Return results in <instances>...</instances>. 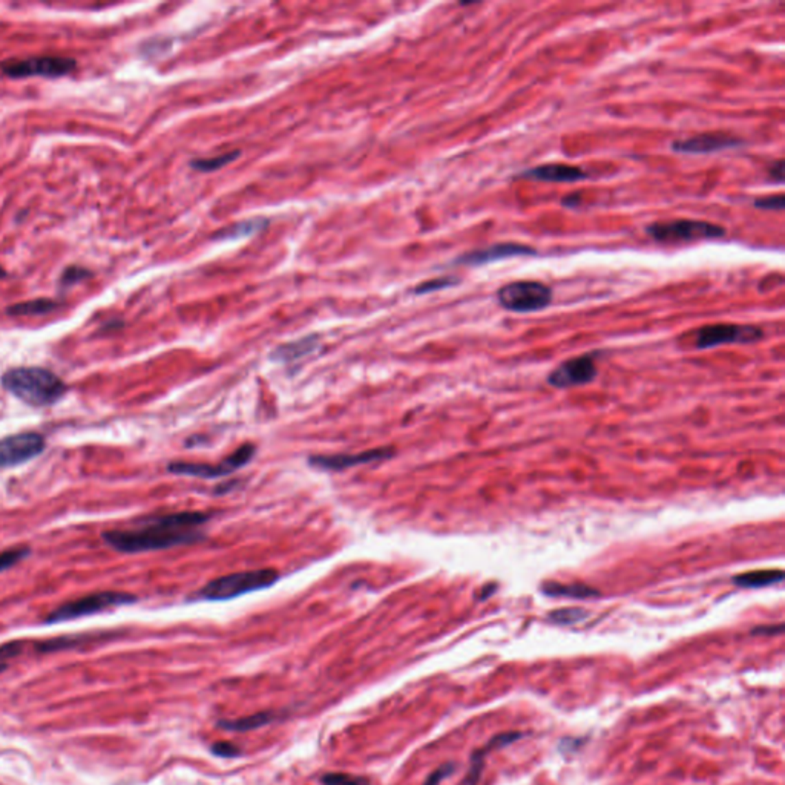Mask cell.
<instances>
[{
  "mask_svg": "<svg viewBox=\"0 0 785 785\" xmlns=\"http://www.w3.org/2000/svg\"><path fill=\"white\" fill-rule=\"evenodd\" d=\"M209 519V514L194 511L161 514L137 522L135 530L103 532V540L112 549L123 554L169 549L201 540L203 536L198 527L207 523Z\"/></svg>",
  "mask_w": 785,
  "mask_h": 785,
  "instance_id": "cell-1",
  "label": "cell"
},
{
  "mask_svg": "<svg viewBox=\"0 0 785 785\" xmlns=\"http://www.w3.org/2000/svg\"><path fill=\"white\" fill-rule=\"evenodd\" d=\"M2 387L34 408L57 404L68 391L62 378L43 367H14L2 376Z\"/></svg>",
  "mask_w": 785,
  "mask_h": 785,
  "instance_id": "cell-2",
  "label": "cell"
},
{
  "mask_svg": "<svg viewBox=\"0 0 785 785\" xmlns=\"http://www.w3.org/2000/svg\"><path fill=\"white\" fill-rule=\"evenodd\" d=\"M280 580V572L273 567L256 571H244L229 573L209 582L196 592V598L209 602H224L241 597L244 593L267 589Z\"/></svg>",
  "mask_w": 785,
  "mask_h": 785,
  "instance_id": "cell-3",
  "label": "cell"
},
{
  "mask_svg": "<svg viewBox=\"0 0 785 785\" xmlns=\"http://www.w3.org/2000/svg\"><path fill=\"white\" fill-rule=\"evenodd\" d=\"M652 240L661 244H683L723 238L725 229L720 224L698 220L659 221L646 227Z\"/></svg>",
  "mask_w": 785,
  "mask_h": 785,
  "instance_id": "cell-4",
  "label": "cell"
},
{
  "mask_svg": "<svg viewBox=\"0 0 785 785\" xmlns=\"http://www.w3.org/2000/svg\"><path fill=\"white\" fill-rule=\"evenodd\" d=\"M135 602L137 598L126 592L104 591V592L91 593V595L72 600V602L58 606L56 611H52L49 615L46 617L45 623L54 624V623L71 622V619L94 615V613L108 611L111 608H118V606L132 604Z\"/></svg>",
  "mask_w": 785,
  "mask_h": 785,
  "instance_id": "cell-5",
  "label": "cell"
},
{
  "mask_svg": "<svg viewBox=\"0 0 785 785\" xmlns=\"http://www.w3.org/2000/svg\"><path fill=\"white\" fill-rule=\"evenodd\" d=\"M552 301V290L538 281H516L500 287L497 302L514 313H534L546 308Z\"/></svg>",
  "mask_w": 785,
  "mask_h": 785,
  "instance_id": "cell-6",
  "label": "cell"
},
{
  "mask_svg": "<svg viewBox=\"0 0 785 785\" xmlns=\"http://www.w3.org/2000/svg\"><path fill=\"white\" fill-rule=\"evenodd\" d=\"M76 60L68 57L56 56H42V57H28V58H12L5 60L0 65L3 76L11 78H30V77H46L57 78L71 74L76 69Z\"/></svg>",
  "mask_w": 785,
  "mask_h": 785,
  "instance_id": "cell-7",
  "label": "cell"
},
{
  "mask_svg": "<svg viewBox=\"0 0 785 785\" xmlns=\"http://www.w3.org/2000/svg\"><path fill=\"white\" fill-rule=\"evenodd\" d=\"M256 453V448L252 444H246L240 446L235 453L230 454L227 459H224L221 464L209 465V464H187V462H174L168 466L169 473L178 474V476H187V477H198V479H218L229 476V474L235 473L236 470H241L246 466L250 460L253 459Z\"/></svg>",
  "mask_w": 785,
  "mask_h": 785,
  "instance_id": "cell-8",
  "label": "cell"
},
{
  "mask_svg": "<svg viewBox=\"0 0 785 785\" xmlns=\"http://www.w3.org/2000/svg\"><path fill=\"white\" fill-rule=\"evenodd\" d=\"M762 330L755 326L712 324L701 327L695 333V347L707 350L729 344H755L762 339Z\"/></svg>",
  "mask_w": 785,
  "mask_h": 785,
  "instance_id": "cell-9",
  "label": "cell"
},
{
  "mask_svg": "<svg viewBox=\"0 0 785 785\" xmlns=\"http://www.w3.org/2000/svg\"><path fill=\"white\" fill-rule=\"evenodd\" d=\"M46 440L38 433H19L0 439V468L26 464L45 451Z\"/></svg>",
  "mask_w": 785,
  "mask_h": 785,
  "instance_id": "cell-10",
  "label": "cell"
},
{
  "mask_svg": "<svg viewBox=\"0 0 785 785\" xmlns=\"http://www.w3.org/2000/svg\"><path fill=\"white\" fill-rule=\"evenodd\" d=\"M597 364L593 354L576 356L562 362L547 376V384L556 388H572L588 385L597 378Z\"/></svg>",
  "mask_w": 785,
  "mask_h": 785,
  "instance_id": "cell-11",
  "label": "cell"
},
{
  "mask_svg": "<svg viewBox=\"0 0 785 785\" xmlns=\"http://www.w3.org/2000/svg\"><path fill=\"white\" fill-rule=\"evenodd\" d=\"M394 456V450L390 446L368 450L358 454H321V456L308 457V464L322 471H344L348 468L372 464V462L387 460Z\"/></svg>",
  "mask_w": 785,
  "mask_h": 785,
  "instance_id": "cell-12",
  "label": "cell"
},
{
  "mask_svg": "<svg viewBox=\"0 0 785 785\" xmlns=\"http://www.w3.org/2000/svg\"><path fill=\"white\" fill-rule=\"evenodd\" d=\"M536 253H537L536 249H532L530 246H525V244L503 242V244H494V246L485 247V249L473 250V252H468L465 255H462L460 258L457 260V264L477 267V266H485V264L497 262V261H502V260L516 258V256H530V255H536Z\"/></svg>",
  "mask_w": 785,
  "mask_h": 785,
  "instance_id": "cell-13",
  "label": "cell"
},
{
  "mask_svg": "<svg viewBox=\"0 0 785 785\" xmlns=\"http://www.w3.org/2000/svg\"><path fill=\"white\" fill-rule=\"evenodd\" d=\"M742 144L741 140L725 134H701L690 138H681L672 143V149L679 154H714L725 149H733Z\"/></svg>",
  "mask_w": 785,
  "mask_h": 785,
  "instance_id": "cell-14",
  "label": "cell"
},
{
  "mask_svg": "<svg viewBox=\"0 0 785 785\" xmlns=\"http://www.w3.org/2000/svg\"><path fill=\"white\" fill-rule=\"evenodd\" d=\"M519 178L542 183H577L589 178V174L580 166L566 163H547L542 166L523 170Z\"/></svg>",
  "mask_w": 785,
  "mask_h": 785,
  "instance_id": "cell-15",
  "label": "cell"
},
{
  "mask_svg": "<svg viewBox=\"0 0 785 785\" xmlns=\"http://www.w3.org/2000/svg\"><path fill=\"white\" fill-rule=\"evenodd\" d=\"M522 736H523V733H520V731H505V733H500V735L494 736L491 741H488L483 745V747L477 749L471 756L470 770H468V773L465 775V777L462 780V782L459 785H479L481 771H483V767H485L486 755H490L492 750L503 749V747H506V745L519 741Z\"/></svg>",
  "mask_w": 785,
  "mask_h": 785,
  "instance_id": "cell-16",
  "label": "cell"
},
{
  "mask_svg": "<svg viewBox=\"0 0 785 785\" xmlns=\"http://www.w3.org/2000/svg\"><path fill=\"white\" fill-rule=\"evenodd\" d=\"M733 583L740 588H749V589H760L767 588V586L781 583L784 580V572L781 569H764V571H751L744 572L740 576H735Z\"/></svg>",
  "mask_w": 785,
  "mask_h": 785,
  "instance_id": "cell-17",
  "label": "cell"
},
{
  "mask_svg": "<svg viewBox=\"0 0 785 785\" xmlns=\"http://www.w3.org/2000/svg\"><path fill=\"white\" fill-rule=\"evenodd\" d=\"M316 347H318V338H316V336H308V338H304L301 341L290 342V344L281 345L280 348L275 350L272 356L278 361L290 362V361L304 358L306 354L315 352Z\"/></svg>",
  "mask_w": 785,
  "mask_h": 785,
  "instance_id": "cell-18",
  "label": "cell"
},
{
  "mask_svg": "<svg viewBox=\"0 0 785 785\" xmlns=\"http://www.w3.org/2000/svg\"><path fill=\"white\" fill-rule=\"evenodd\" d=\"M273 720H275L273 714H270V712H262V714H255L252 716H244V718H240V720L220 721L218 725L221 729L232 730V731H250V730L260 729V727H262V725H267Z\"/></svg>",
  "mask_w": 785,
  "mask_h": 785,
  "instance_id": "cell-19",
  "label": "cell"
},
{
  "mask_svg": "<svg viewBox=\"0 0 785 785\" xmlns=\"http://www.w3.org/2000/svg\"><path fill=\"white\" fill-rule=\"evenodd\" d=\"M543 592L549 597H571V598L598 597V591L588 588V586L584 584H560L556 582L545 584Z\"/></svg>",
  "mask_w": 785,
  "mask_h": 785,
  "instance_id": "cell-20",
  "label": "cell"
},
{
  "mask_svg": "<svg viewBox=\"0 0 785 785\" xmlns=\"http://www.w3.org/2000/svg\"><path fill=\"white\" fill-rule=\"evenodd\" d=\"M58 307L57 302L51 301V299H32V301H26V302H19V304L14 306H10L8 310V315H14V316H37V315H46L52 312V310H56Z\"/></svg>",
  "mask_w": 785,
  "mask_h": 785,
  "instance_id": "cell-21",
  "label": "cell"
},
{
  "mask_svg": "<svg viewBox=\"0 0 785 785\" xmlns=\"http://www.w3.org/2000/svg\"><path fill=\"white\" fill-rule=\"evenodd\" d=\"M238 155H240V152H230V154H223V155L212 157V158H196V160L192 163V168L196 170H200V172H212V170H218V169L226 166V164L232 163Z\"/></svg>",
  "mask_w": 785,
  "mask_h": 785,
  "instance_id": "cell-22",
  "label": "cell"
},
{
  "mask_svg": "<svg viewBox=\"0 0 785 785\" xmlns=\"http://www.w3.org/2000/svg\"><path fill=\"white\" fill-rule=\"evenodd\" d=\"M264 226H266V220H258V221H246V223H241V224H235L234 227L226 229V232L216 235V238H240V236L244 235H250L253 232H258Z\"/></svg>",
  "mask_w": 785,
  "mask_h": 785,
  "instance_id": "cell-23",
  "label": "cell"
},
{
  "mask_svg": "<svg viewBox=\"0 0 785 785\" xmlns=\"http://www.w3.org/2000/svg\"><path fill=\"white\" fill-rule=\"evenodd\" d=\"M31 554V549L28 546H22V547H14V549H6L3 552H0V572H3L6 569H10V567L16 566L17 563H21L22 560H25Z\"/></svg>",
  "mask_w": 785,
  "mask_h": 785,
  "instance_id": "cell-24",
  "label": "cell"
},
{
  "mask_svg": "<svg viewBox=\"0 0 785 785\" xmlns=\"http://www.w3.org/2000/svg\"><path fill=\"white\" fill-rule=\"evenodd\" d=\"M588 617V612L583 611V609H576V608H567V609H560L556 612H551L549 618L552 619L554 623L557 624H573V623H578L582 622Z\"/></svg>",
  "mask_w": 785,
  "mask_h": 785,
  "instance_id": "cell-25",
  "label": "cell"
},
{
  "mask_svg": "<svg viewBox=\"0 0 785 785\" xmlns=\"http://www.w3.org/2000/svg\"><path fill=\"white\" fill-rule=\"evenodd\" d=\"M324 785H370L364 777L345 775V773H327L321 777Z\"/></svg>",
  "mask_w": 785,
  "mask_h": 785,
  "instance_id": "cell-26",
  "label": "cell"
},
{
  "mask_svg": "<svg viewBox=\"0 0 785 785\" xmlns=\"http://www.w3.org/2000/svg\"><path fill=\"white\" fill-rule=\"evenodd\" d=\"M457 278H453V276H446V278H437V280H431V281H426L424 284H420V286L414 290L418 295L422 293H430V292H436V290H442V288H446V287H451V286H456L457 284Z\"/></svg>",
  "mask_w": 785,
  "mask_h": 785,
  "instance_id": "cell-27",
  "label": "cell"
},
{
  "mask_svg": "<svg viewBox=\"0 0 785 785\" xmlns=\"http://www.w3.org/2000/svg\"><path fill=\"white\" fill-rule=\"evenodd\" d=\"M22 650H23L22 641H11L0 646V670H3L6 668L10 659L21 655Z\"/></svg>",
  "mask_w": 785,
  "mask_h": 785,
  "instance_id": "cell-28",
  "label": "cell"
},
{
  "mask_svg": "<svg viewBox=\"0 0 785 785\" xmlns=\"http://www.w3.org/2000/svg\"><path fill=\"white\" fill-rule=\"evenodd\" d=\"M753 206L756 209H762V210H782L785 206V200H784V195L756 198Z\"/></svg>",
  "mask_w": 785,
  "mask_h": 785,
  "instance_id": "cell-29",
  "label": "cell"
},
{
  "mask_svg": "<svg viewBox=\"0 0 785 785\" xmlns=\"http://www.w3.org/2000/svg\"><path fill=\"white\" fill-rule=\"evenodd\" d=\"M454 770H456V765L454 764H444L436 771H433L424 785H439L442 781L445 780V777L451 776Z\"/></svg>",
  "mask_w": 785,
  "mask_h": 785,
  "instance_id": "cell-30",
  "label": "cell"
},
{
  "mask_svg": "<svg viewBox=\"0 0 785 785\" xmlns=\"http://www.w3.org/2000/svg\"><path fill=\"white\" fill-rule=\"evenodd\" d=\"M212 751L221 758H235L240 755L238 747H235V745L230 742H216L215 745H212Z\"/></svg>",
  "mask_w": 785,
  "mask_h": 785,
  "instance_id": "cell-31",
  "label": "cell"
},
{
  "mask_svg": "<svg viewBox=\"0 0 785 785\" xmlns=\"http://www.w3.org/2000/svg\"><path fill=\"white\" fill-rule=\"evenodd\" d=\"M89 273L87 272V269H80V267H69L66 269V272L63 275V282L65 284H71L74 281H80L88 278Z\"/></svg>",
  "mask_w": 785,
  "mask_h": 785,
  "instance_id": "cell-32",
  "label": "cell"
},
{
  "mask_svg": "<svg viewBox=\"0 0 785 785\" xmlns=\"http://www.w3.org/2000/svg\"><path fill=\"white\" fill-rule=\"evenodd\" d=\"M769 180L773 183H782L784 181V160L775 161L767 170Z\"/></svg>",
  "mask_w": 785,
  "mask_h": 785,
  "instance_id": "cell-33",
  "label": "cell"
},
{
  "mask_svg": "<svg viewBox=\"0 0 785 785\" xmlns=\"http://www.w3.org/2000/svg\"><path fill=\"white\" fill-rule=\"evenodd\" d=\"M782 630H784L782 624H780V626H767V628H764V626H761V628L753 629V632H751V633H753V635H775V633H782Z\"/></svg>",
  "mask_w": 785,
  "mask_h": 785,
  "instance_id": "cell-34",
  "label": "cell"
},
{
  "mask_svg": "<svg viewBox=\"0 0 785 785\" xmlns=\"http://www.w3.org/2000/svg\"><path fill=\"white\" fill-rule=\"evenodd\" d=\"M578 195H569L567 198L563 200V204L567 207H577V204L580 203V198H577Z\"/></svg>",
  "mask_w": 785,
  "mask_h": 785,
  "instance_id": "cell-35",
  "label": "cell"
},
{
  "mask_svg": "<svg viewBox=\"0 0 785 785\" xmlns=\"http://www.w3.org/2000/svg\"><path fill=\"white\" fill-rule=\"evenodd\" d=\"M0 276H3V272H2V269H0Z\"/></svg>",
  "mask_w": 785,
  "mask_h": 785,
  "instance_id": "cell-36",
  "label": "cell"
}]
</instances>
